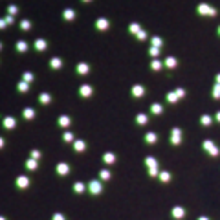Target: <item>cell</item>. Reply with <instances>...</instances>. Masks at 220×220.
I'll use <instances>...</instances> for the list:
<instances>
[{"instance_id":"cell-1","label":"cell","mask_w":220,"mask_h":220,"mask_svg":"<svg viewBox=\"0 0 220 220\" xmlns=\"http://www.w3.org/2000/svg\"><path fill=\"white\" fill-rule=\"evenodd\" d=\"M145 165H147V169H149V176L156 178V176L160 174V171H158V160H156L154 156H147V158H145Z\"/></svg>"},{"instance_id":"cell-2","label":"cell","mask_w":220,"mask_h":220,"mask_svg":"<svg viewBox=\"0 0 220 220\" xmlns=\"http://www.w3.org/2000/svg\"><path fill=\"white\" fill-rule=\"evenodd\" d=\"M202 149L209 154V156H213V158H217L220 154V149L217 147V143L213 140H204V143H202Z\"/></svg>"},{"instance_id":"cell-3","label":"cell","mask_w":220,"mask_h":220,"mask_svg":"<svg viewBox=\"0 0 220 220\" xmlns=\"http://www.w3.org/2000/svg\"><path fill=\"white\" fill-rule=\"evenodd\" d=\"M196 11H198V15H202V17H217V9L213 6H209V4H200Z\"/></svg>"},{"instance_id":"cell-4","label":"cell","mask_w":220,"mask_h":220,"mask_svg":"<svg viewBox=\"0 0 220 220\" xmlns=\"http://www.w3.org/2000/svg\"><path fill=\"white\" fill-rule=\"evenodd\" d=\"M171 143L173 145H180L182 143V128L180 127H174L171 130Z\"/></svg>"},{"instance_id":"cell-5","label":"cell","mask_w":220,"mask_h":220,"mask_svg":"<svg viewBox=\"0 0 220 220\" xmlns=\"http://www.w3.org/2000/svg\"><path fill=\"white\" fill-rule=\"evenodd\" d=\"M88 189H90V193H92V195H99L101 191H103V185H101V182L92 180L90 183H88Z\"/></svg>"},{"instance_id":"cell-6","label":"cell","mask_w":220,"mask_h":220,"mask_svg":"<svg viewBox=\"0 0 220 220\" xmlns=\"http://www.w3.org/2000/svg\"><path fill=\"white\" fill-rule=\"evenodd\" d=\"M171 215H173V218L182 220V218H185V209H183V207H180V205H176V207H173V209H171Z\"/></svg>"},{"instance_id":"cell-7","label":"cell","mask_w":220,"mask_h":220,"mask_svg":"<svg viewBox=\"0 0 220 220\" xmlns=\"http://www.w3.org/2000/svg\"><path fill=\"white\" fill-rule=\"evenodd\" d=\"M143 94H145V88H143L141 84L132 86V96H134V97H143Z\"/></svg>"},{"instance_id":"cell-8","label":"cell","mask_w":220,"mask_h":220,"mask_svg":"<svg viewBox=\"0 0 220 220\" xmlns=\"http://www.w3.org/2000/svg\"><path fill=\"white\" fill-rule=\"evenodd\" d=\"M211 123H213V118H211L209 114L200 116V125H202V127H211Z\"/></svg>"},{"instance_id":"cell-9","label":"cell","mask_w":220,"mask_h":220,"mask_svg":"<svg viewBox=\"0 0 220 220\" xmlns=\"http://www.w3.org/2000/svg\"><path fill=\"white\" fill-rule=\"evenodd\" d=\"M79 94L83 96V97H90V96H92V88H90L88 84H83V86L79 88Z\"/></svg>"},{"instance_id":"cell-10","label":"cell","mask_w":220,"mask_h":220,"mask_svg":"<svg viewBox=\"0 0 220 220\" xmlns=\"http://www.w3.org/2000/svg\"><path fill=\"white\" fill-rule=\"evenodd\" d=\"M150 112H152L154 116H160L161 112H163V106H161L160 103H152V105H150Z\"/></svg>"},{"instance_id":"cell-11","label":"cell","mask_w":220,"mask_h":220,"mask_svg":"<svg viewBox=\"0 0 220 220\" xmlns=\"http://www.w3.org/2000/svg\"><path fill=\"white\" fill-rule=\"evenodd\" d=\"M145 141H147L149 145H154V143L158 141V136H156L154 132H147V134H145Z\"/></svg>"},{"instance_id":"cell-12","label":"cell","mask_w":220,"mask_h":220,"mask_svg":"<svg viewBox=\"0 0 220 220\" xmlns=\"http://www.w3.org/2000/svg\"><path fill=\"white\" fill-rule=\"evenodd\" d=\"M108 26H110V22L106 19H99L96 22V28H97V29H108Z\"/></svg>"},{"instance_id":"cell-13","label":"cell","mask_w":220,"mask_h":220,"mask_svg":"<svg viewBox=\"0 0 220 220\" xmlns=\"http://www.w3.org/2000/svg\"><path fill=\"white\" fill-rule=\"evenodd\" d=\"M57 173H59L61 176H64V174L70 173V167H68L66 163H59V165H57Z\"/></svg>"},{"instance_id":"cell-14","label":"cell","mask_w":220,"mask_h":220,"mask_svg":"<svg viewBox=\"0 0 220 220\" xmlns=\"http://www.w3.org/2000/svg\"><path fill=\"white\" fill-rule=\"evenodd\" d=\"M158 178H160L163 183H167V182H171V173H169V171H161L160 174H158Z\"/></svg>"},{"instance_id":"cell-15","label":"cell","mask_w":220,"mask_h":220,"mask_svg":"<svg viewBox=\"0 0 220 220\" xmlns=\"http://www.w3.org/2000/svg\"><path fill=\"white\" fill-rule=\"evenodd\" d=\"M17 185H19L20 189H24V187L29 185V180H28L26 176H20V178H17Z\"/></svg>"},{"instance_id":"cell-16","label":"cell","mask_w":220,"mask_h":220,"mask_svg":"<svg viewBox=\"0 0 220 220\" xmlns=\"http://www.w3.org/2000/svg\"><path fill=\"white\" fill-rule=\"evenodd\" d=\"M176 64H178V61L174 59V57H167L165 59V66L167 68H176Z\"/></svg>"},{"instance_id":"cell-17","label":"cell","mask_w":220,"mask_h":220,"mask_svg":"<svg viewBox=\"0 0 220 220\" xmlns=\"http://www.w3.org/2000/svg\"><path fill=\"white\" fill-rule=\"evenodd\" d=\"M15 123H17L15 118H6V119H4V127H6V128H15Z\"/></svg>"},{"instance_id":"cell-18","label":"cell","mask_w":220,"mask_h":220,"mask_svg":"<svg viewBox=\"0 0 220 220\" xmlns=\"http://www.w3.org/2000/svg\"><path fill=\"white\" fill-rule=\"evenodd\" d=\"M178 99H180V97L176 96V92H169V94H167V101H169V103L174 105V103H178Z\"/></svg>"},{"instance_id":"cell-19","label":"cell","mask_w":220,"mask_h":220,"mask_svg":"<svg viewBox=\"0 0 220 220\" xmlns=\"http://www.w3.org/2000/svg\"><path fill=\"white\" fill-rule=\"evenodd\" d=\"M103 160H105V163H114V161H116V154H112V152H106V154L103 156Z\"/></svg>"},{"instance_id":"cell-20","label":"cell","mask_w":220,"mask_h":220,"mask_svg":"<svg viewBox=\"0 0 220 220\" xmlns=\"http://www.w3.org/2000/svg\"><path fill=\"white\" fill-rule=\"evenodd\" d=\"M147 121H149V118H147L145 114H138V116H136V123H138V125H147Z\"/></svg>"},{"instance_id":"cell-21","label":"cell","mask_w":220,"mask_h":220,"mask_svg":"<svg viewBox=\"0 0 220 220\" xmlns=\"http://www.w3.org/2000/svg\"><path fill=\"white\" fill-rule=\"evenodd\" d=\"M128 29H130V33H134V35H138V33L141 31V28H140V24H138V22H132Z\"/></svg>"},{"instance_id":"cell-22","label":"cell","mask_w":220,"mask_h":220,"mask_svg":"<svg viewBox=\"0 0 220 220\" xmlns=\"http://www.w3.org/2000/svg\"><path fill=\"white\" fill-rule=\"evenodd\" d=\"M211 94H213V97H215V99H220V84H218V83H215V86H213Z\"/></svg>"},{"instance_id":"cell-23","label":"cell","mask_w":220,"mask_h":220,"mask_svg":"<svg viewBox=\"0 0 220 220\" xmlns=\"http://www.w3.org/2000/svg\"><path fill=\"white\" fill-rule=\"evenodd\" d=\"M74 147H75V150H77V152H81V150H84V149H86V143H84L83 140H77Z\"/></svg>"},{"instance_id":"cell-24","label":"cell","mask_w":220,"mask_h":220,"mask_svg":"<svg viewBox=\"0 0 220 220\" xmlns=\"http://www.w3.org/2000/svg\"><path fill=\"white\" fill-rule=\"evenodd\" d=\"M35 48H37L39 52H42V50H46V40H42V39L35 40Z\"/></svg>"},{"instance_id":"cell-25","label":"cell","mask_w":220,"mask_h":220,"mask_svg":"<svg viewBox=\"0 0 220 220\" xmlns=\"http://www.w3.org/2000/svg\"><path fill=\"white\" fill-rule=\"evenodd\" d=\"M50 64H52V68H55V70H59L61 66H62V61H61V59H57V57H55V59H52V61H50Z\"/></svg>"},{"instance_id":"cell-26","label":"cell","mask_w":220,"mask_h":220,"mask_svg":"<svg viewBox=\"0 0 220 220\" xmlns=\"http://www.w3.org/2000/svg\"><path fill=\"white\" fill-rule=\"evenodd\" d=\"M110 176H112V174H110V171H106V169H103V171L99 173L101 180H110Z\"/></svg>"},{"instance_id":"cell-27","label":"cell","mask_w":220,"mask_h":220,"mask_svg":"<svg viewBox=\"0 0 220 220\" xmlns=\"http://www.w3.org/2000/svg\"><path fill=\"white\" fill-rule=\"evenodd\" d=\"M88 70H90V68H88V64H84V62H81L79 66H77V72H79V74H88Z\"/></svg>"},{"instance_id":"cell-28","label":"cell","mask_w":220,"mask_h":220,"mask_svg":"<svg viewBox=\"0 0 220 220\" xmlns=\"http://www.w3.org/2000/svg\"><path fill=\"white\" fill-rule=\"evenodd\" d=\"M26 167H28L29 171H35V169H37V160H28L26 161Z\"/></svg>"},{"instance_id":"cell-29","label":"cell","mask_w":220,"mask_h":220,"mask_svg":"<svg viewBox=\"0 0 220 220\" xmlns=\"http://www.w3.org/2000/svg\"><path fill=\"white\" fill-rule=\"evenodd\" d=\"M62 17H64V19H66V20H72V19H74V17H75V13H74L72 9H66V11L62 13Z\"/></svg>"},{"instance_id":"cell-30","label":"cell","mask_w":220,"mask_h":220,"mask_svg":"<svg viewBox=\"0 0 220 220\" xmlns=\"http://www.w3.org/2000/svg\"><path fill=\"white\" fill-rule=\"evenodd\" d=\"M59 125H61V127H68V125H70V118H68V116L59 118Z\"/></svg>"},{"instance_id":"cell-31","label":"cell","mask_w":220,"mask_h":220,"mask_svg":"<svg viewBox=\"0 0 220 220\" xmlns=\"http://www.w3.org/2000/svg\"><path fill=\"white\" fill-rule=\"evenodd\" d=\"M50 101H52V96H50V94H42V96H40V103H42V105H48Z\"/></svg>"},{"instance_id":"cell-32","label":"cell","mask_w":220,"mask_h":220,"mask_svg":"<svg viewBox=\"0 0 220 220\" xmlns=\"http://www.w3.org/2000/svg\"><path fill=\"white\" fill-rule=\"evenodd\" d=\"M161 44H163V40L160 37H152V46L154 48H161Z\"/></svg>"},{"instance_id":"cell-33","label":"cell","mask_w":220,"mask_h":220,"mask_svg":"<svg viewBox=\"0 0 220 220\" xmlns=\"http://www.w3.org/2000/svg\"><path fill=\"white\" fill-rule=\"evenodd\" d=\"M33 116H35V112H33L31 108H26V110H24V118H26V119H31Z\"/></svg>"},{"instance_id":"cell-34","label":"cell","mask_w":220,"mask_h":220,"mask_svg":"<svg viewBox=\"0 0 220 220\" xmlns=\"http://www.w3.org/2000/svg\"><path fill=\"white\" fill-rule=\"evenodd\" d=\"M149 53H150V57H158V55H160V48H154V46H152V48L149 50Z\"/></svg>"},{"instance_id":"cell-35","label":"cell","mask_w":220,"mask_h":220,"mask_svg":"<svg viewBox=\"0 0 220 220\" xmlns=\"http://www.w3.org/2000/svg\"><path fill=\"white\" fill-rule=\"evenodd\" d=\"M74 189H75L77 193H83V191H84V183H81V182H77V183H74Z\"/></svg>"},{"instance_id":"cell-36","label":"cell","mask_w":220,"mask_h":220,"mask_svg":"<svg viewBox=\"0 0 220 220\" xmlns=\"http://www.w3.org/2000/svg\"><path fill=\"white\" fill-rule=\"evenodd\" d=\"M26 48H28V44H26L24 40H22V42H17V50H19V52H26Z\"/></svg>"},{"instance_id":"cell-37","label":"cell","mask_w":220,"mask_h":220,"mask_svg":"<svg viewBox=\"0 0 220 220\" xmlns=\"http://www.w3.org/2000/svg\"><path fill=\"white\" fill-rule=\"evenodd\" d=\"M150 68H152V70H161V62H160V61H152Z\"/></svg>"},{"instance_id":"cell-38","label":"cell","mask_w":220,"mask_h":220,"mask_svg":"<svg viewBox=\"0 0 220 220\" xmlns=\"http://www.w3.org/2000/svg\"><path fill=\"white\" fill-rule=\"evenodd\" d=\"M62 140H64V141H72V140H74V134H72V132H64Z\"/></svg>"},{"instance_id":"cell-39","label":"cell","mask_w":220,"mask_h":220,"mask_svg":"<svg viewBox=\"0 0 220 220\" xmlns=\"http://www.w3.org/2000/svg\"><path fill=\"white\" fill-rule=\"evenodd\" d=\"M20 28H22V29H29V28H31V24H29V20H22V24H20Z\"/></svg>"},{"instance_id":"cell-40","label":"cell","mask_w":220,"mask_h":220,"mask_svg":"<svg viewBox=\"0 0 220 220\" xmlns=\"http://www.w3.org/2000/svg\"><path fill=\"white\" fill-rule=\"evenodd\" d=\"M174 92H176V96H178V97H185V90H183V88H176V90H174Z\"/></svg>"},{"instance_id":"cell-41","label":"cell","mask_w":220,"mask_h":220,"mask_svg":"<svg viewBox=\"0 0 220 220\" xmlns=\"http://www.w3.org/2000/svg\"><path fill=\"white\" fill-rule=\"evenodd\" d=\"M136 39H138V40H145V39H147V33H145V31H143V29H141L140 33H138V35H136Z\"/></svg>"},{"instance_id":"cell-42","label":"cell","mask_w":220,"mask_h":220,"mask_svg":"<svg viewBox=\"0 0 220 220\" xmlns=\"http://www.w3.org/2000/svg\"><path fill=\"white\" fill-rule=\"evenodd\" d=\"M39 158H40L39 150H31V160H39Z\"/></svg>"},{"instance_id":"cell-43","label":"cell","mask_w":220,"mask_h":220,"mask_svg":"<svg viewBox=\"0 0 220 220\" xmlns=\"http://www.w3.org/2000/svg\"><path fill=\"white\" fill-rule=\"evenodd\" d=\"M24 79H26V83H31V81H33V75H31L29 72H26V74H24Z\"/></svg>"},{"instance_id":"cell-44","label":"cell","mask_w":220,"mask_h":220,"mask_svg":"<svg viewBox=\"0 0 220 220\" xmlns=\"http://www.w3.org/2000/svg\"><path fill=\"white\" fill-rule=\"evenodd\" d=\"M19 90H20V92H26V90H28V83H20Z\"/></svg>"},{"instance_id":"cell-45","label":"cell","mask_w":220,"mask_h":220,"mask_svg":"<svg viewBox=\"0 0 220 220\" xmlns=\"http://www.w3.org/2000/svg\"><path fill=\"white\" fill-rule=\"evenodd\" d=\"M9 13L15 15V13H17V6H9Z\"/></svg>"},{"instance_id":"cell-46","label":"cell","mask_w":220,"mask_h":220,"mask_svg":"<svg viewBox=\"0 0 220 220\" xmlns=\"http://www.w3.org/2000/svg\"><path fill=\"white\" fill-rule=\"evenodd\" d=\"M215 119H217V123H220V110L215 114Z\"/></svg>"},{"instance_id":"cell-47","label":"cell","mask_w":220,"mask_h":220,"mask_svg":"<svg viewBox=\"0 0 220 220\" xmlns=\"http://www.w3.org/2000/svg\"><path fill=\"white\" fill-rule=\"evenodd\" d=\"M198 220H211V218H209V217H205V215H200V217H198Z\"/></svg>"},{"instance_id":"cell-48","label":"cell","mask_w":220,"mask_h":220,"mask_svg":"<svg viewBox=\"0 0 220 220\" xmlns=\"http://www.w3.org/2000/svg\"><path fill=\"white\" fill-rule=\"evenodd\" d=\"M6 24H7L6 20H0V29H2V28H6Z\"/></svg>"},{"instance_id":"cell-49","label":"cell","mask_w":220,"mask_h":220,"mask_svg":"<svg viewBox=\"0 0 220 220\" xmlns=\"http://www.w3.org/2000/svg\"><path fill=\"white\" fill-rule=\"evenodd\" d=\"M53 220H64V218H62V215H55V217H53Z\"/></svg>"},{"instance_id":"cell-50","label":"cell","mask_w":220,"mask_h":220,"mask_svg":"<svg viewBox=\"0 0 220 220\" xmlns=\"http://www.w3.org/2000/svg\"><path fill=\"white\" fill-rule=\"evenodd\" d=\"M215 81H217V83L220 84V74H217V75H215Z\"/></svg>"},{"instance_id":"cell-51","label":"cell","mask_w":220,"mask_h":220,"mask_svg":"<svg viewBox=\"0 0 220 220\" xmlns=\"http://www.w3.org/2000/svg\"><path fill=\"white\" fill-rule=\"evenodd\" d=\"M2 145H4V140H2V138H0V147H2Z\"/></svg>"},{"instance_id":"cell-52","label":"cell","mask_w":220,"mask_h":220,"mask_svg":"<svg viewBox=\"0 0 220 220\" xmlns=\"http://www.w3.org/2000/svg\"><path fill=\"white\" fill-rule=\"evenodd\" d=\"M218 37H220V26H218Z\"/></svg>"},{"instance_id":"cell-53","label":"cell","mask_w":220,"mask_h":220,"mask_svg":"<svg viewBox=\"0 0 220 220\" xmlns=\"http://www.w3.org/2000/svg\"><path fill=\"white\" fill-rule=\"evenodd\" d=\"M84 2H90V0H84Z\"/></svg>"},{"instance_id":"cell-54","label":"cell","mask_w":220,"mask_h":220,"mask_svg":"<svg viewBox=\"0 0 220 220\" xmlns=\"http://www.w3.org/2000/svg\"><path fill=\"white\" fill-rule=\"evenodd\" d=\"M0 220H4V218H2V217H0Z\"/></svg>"}]
</instances>
